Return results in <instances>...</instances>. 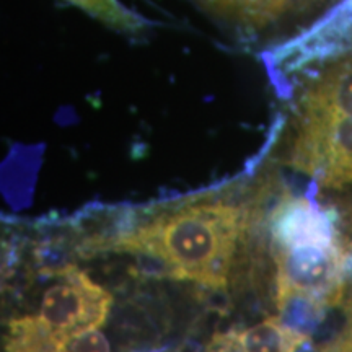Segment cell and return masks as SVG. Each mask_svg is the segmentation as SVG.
I'll list each match as a JSON object with an SVG mask.
<instances>
[{"label":"cell","instance_id":"obj_4","mask_svg":"<svg viewBox=\"0 0 352 352\" xmlns=\"http://www.w3.org/2000/svg\"><path fill=\"white\" fill-rule=\"evenodd\" d=\"M274 248L341 243L331 210L308 196H289L277 204L271 217Z\"/></svg>","mask_w":352,"mask_h":352},{"label":"cell","instance_id":"obj_8","mask_svg":"<svg viewBox=\"0 0 352 352\" xmlns=\"http://www.w3.org/2000/svg\"><path fill=\"white\" fill-rule=\"evenodd\" d=\"M69 2L76 3L87 13L122 32H138L144 25L138 15L126 10L118 0H69Z\"/></svg>","mask_w":352,"mask_h":352},{"label":"cell","instance_id":"obj_5","mask_svg":"<svg viewBox=\"0 0 352 352\" xmlns=\"http://www.w3.org/2000/svg\"><path fill=\"white\" fill-rule=\"evenodd\" d=\"M310 342L305 329L283 316H267L253 327L215 333L206 352H303Z\"/></svg>","mask_w":352,"mask_h":352},{"label":"cell","instance_id":"obj_3","mask_svg":"<svg viewBox=\"0 0 352 352\" xmlns=\"http://www.w3.org/2000/svg\"><path fill=\"white\" fill-rule=\"evenodd\" d=\"M111 305L107 289L77 266H65L43 292L39 316L64 344L76 334L103 327Z\"/></svg>","mask_w":352,"mask_h":352},{"label":"cell","instance_id":"obj_6","mask_svg":"<svg viewBox=\"0 0 352 352\" xmlns=\"http://www.w3.org/2000/svg\"><path fill=\"white\" fill-rule=\"evenodd\" d=\"M300 116L352 118V63L324 70L300 100Z\"/></svg>","mask_w":352,"mask_h":352},{"label":"cell","instance_id":"obj_10","mask_svg":"<svg viewBox=\"0 0 352 352\" xmlns=\"http://www.w3.org/2000/svg\"><path fill=\"white\" fill-rule=\"evenodd\" d=\"M344 303V318L341 328L331 340L321 346L320 352H352V292Z\"/></svg>","mask_w":352,"mask_h":352},{"label":"cell","instance_id":"obj_1","mask_svg":"<svg viewBox=\"0 0 352 352\" xmlns=\"http://www.w3.org/2000/svg\"><path fill=\"white\" fill-rule=\"evenodd\" d=\"M245 227L240 206L227 201L196 202L122 233L113 248L155 261L171 279L226 289Z\"/></svg>","mask_w":352,"mask_h":352},{"label":"cell","instance_id":"obj_9","mask_svg":"<svg viewBox=\"0 0 352 352\" xmlns=\"http://www.w3.org/2000/svg\"><path fill=\"white\" fill-rule=\"evenodd\" d=\"M63 352H111V347L100 328H95L69 338L63 344Z\"/></svg>","mask_w":352,"mask_h":352},{"label":"cell","instance_id":"obj_2","mask_svg":"<svg viewBox=\"0 0 352 352\" xmlns=\"http://www.w3.org/2000/svg\"><path fill=\"white\" fill-rule=\"evenodd\" d=\"M290 164L320 186H352V118L300 116Z\"/></svg>","mask_w":352,"mask_h":352},{"label":"cell","instance_id":"obj_7","mask_svg":"<svg viewBox=\"0 0 352 352\" xmlns=\"http://www.w3.org/2000/svg\"><path fill=\"white\" fill-rule=\"evenodd\" d=\"M6 352H63V342L39 315H25L7 323Z\"/></svg>","mask_w":352,"mask_h":352}]
</instances>
